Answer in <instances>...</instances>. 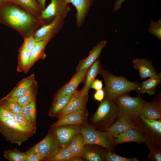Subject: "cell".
<instances>
[{"label": "cell", "mask_w": 161, "mask_h": 161, "mask_svg": "<svg viewBox=\"0 0 161 161\" xmlns=\"http://www.w3.org/2000/svg\"><path fill=\"white\" fill-rule=\"evenodd\" d=\"M0 24L16 31L23 38L33 35L46 24L41 18L11 1L0 5Z\"/></svg>", "instance_id": "cell-1"}, {"label": "cell", "mask_w": 161, "mask_h": 161, "mask_svg": "<svg viewBox=\"0 0 161 161\" xmlns=\"http://www.w3.org/2000/svg\"><path fill=\"white\" fill-rule=\"evenodd\" d=\"M100 74L105 83V86L103 89L105 98L114 100L122 94L136 90L140 86V84L138 83L129 81L124 76H115L102 69Z\"/></svg>", "instance_id": "cell-2"}, {"label": "cell", "mask_w": 161, "mask_h": 161, "mask_svg": "<svg viewBox=\"0 0 161 161\" xmlns=\"http://www.w3.org/2000/svg\"><path fill=\"white\" fill-rule=\"evenodd\" d=\"M118 113V107L114 100L105 98L101 101L92 117L91 124L98 130L107 131L117 120Z\"/></svg>", "instance_id": "cell-3"}, {"label": "cell", "mask_w": 161, "mask_h": 161, "mask_svg": "<svg viewBox=\"0 0 161 161\" xmlns=\"http://www.w3.org/2000/svg\"><path fill=\"white\" fill-rule=\"evenodd\" d=\"M80 133L82 135L85 145H98L112 151L114 145V138L108 131H102L96 129L86 121L80 125Z\"/></svg>", "instance_id": "cell-4"}, {"label": "cell", "mask_w": 161, "mask_h": 161, "mask_svg": "<svg viewBox=\"0 0 161 161\" xmlns=\"http://www.w3.org/2000/svg\"><path fill=\"white\" fill-rule=\"evenodd\" d=\"M0 132L7 140L19 145L33 134L22 127L14 118L0 117Z\"/></svg>", "instance_id": "cell-5"}, {"label": "cell", "mask_w": 161, "mask_h": 161, "mask_svg": "<svg viewBox=\"0 0 161 161\" xmlns=\"http://www.w3.org/2000/svg\"><path fill=\"white\" fill-rule=\"evenodd\" d=\"M128 92L116 98L114 101L118 108V116H126L134 120L140 116L145 101L139 95L137 97H130Z\"/></svg>", "instance_id": "cell-6"}, {"label": "cell", "mask_w": 161, "mask_h": 161, "mask_svg": "<svg viewBox=\"0 0 161 161\" xmlns=\"http://www.w3.org/2000/svg\"><path fill=\"white\" fill-rule=\"evenodd\" d=\"M61 148L52 130L48 133L41 141L30 148L26 154L33 153L46 160L54 155Z\"/></svg>", "instance_id": "cell-7"}, {"label": "cell", "mask_w": 161, "mask_h": 161, "mask_svg": "<svg viewBox=\"0 0 161 161\" xmlns=\"http://www.w3.org/2000/svg\"><path fill=\"white\" fill-rule=\"evenodd\" d=\"M69 4L66 0H51L50 3L43 10L41 19L46 24L51 22L56 16L65 19L71 10Z\"/></svg>", "instance_id": "cell-8"}, {"label": "cell", "mask_w": 161, "mask_h": 161, "mask_svg": "<svg viewBox=\"0 0 161 161\" xmlns=\"http://www.w3.org/2000/svg\"><path fill=\"white\" fill-rule=\"evenodd\" d=\"M64 19L59 16L55 17L50 23L44 24L33 34L36 42L48 40L50 41L63 27Z\"/></svg>", "instance_id": "cell-9"}, {"label": "cell", "mask_w": 161, "mask_h": 161, "mask_svg": "<svg viewBox=\"0 0 161 161\" xmlns=\"http://www.w3.org/2000/svg\"><path fill=\"white\" fill-rule=\"evenodd\" d=\"M80 125H68L53 127V131L61 148L68 146L74 138L80 133Z\"/></svg>", "instance_id": "cell-10"}, {"label": "cell", "mask_w": 161, "mask_h": 161, "mask_svg": "<svg viewBox=\"0 0 161 161\" xmlns=\"http://www.w3.org/2000/svg\"><path fill=\"white\" fill-rule=\"evenodd\" d=\"M88 98V94L76 90L70 100L59 114L58 117L65 114L86 109V103Z\"/></svg>", "instance_id": "cell-11"}, {"label": "cell", "mask_w": 161, "mask_h": 161, "mask_svg": "<svg viewBox=\"0 0 161 161\" xmlns=\"http://www.w3.org/2000/svg\"><path fill=\"white\" fill-rule=\"evenodd\" d=\"M89 69L76 73L69 82L58 91L54 101L62 96L73 94L78 85L84 81Z\"/></svg>", "instance_id": "cell-12"}, {"label": "cell", "mask_w": 161, "mask_h": 161, "mask_svg": "<svg viewBox=\"0 0 161 161\" xmlns=\"http://www.w3.org/2000/svg\"><path fill=\"white\" fill-rule=\"evenodd\" d=\"M88 112L86 109L68 113L58 117L52 127L68 125H81L87 121Z\"/></svg>", "instance_id": "cell-13"}, {"label": "cell", "mask_w": 161, "mask_h": 161, "mask_svg": "<svg viewBox=\"0 0 161 161\" xmlns=\"http://www.w3.org/2000/svg\"><path fill=\"white\" fill-rule=\"evenodd\" d=\"M145 119H161V101L160 95L151 102L145 101L140 115Z\"/></svg>", "instance_id": "cell-14"}, {"label": "cell", "mask_w": 161, "mask_h": 161, "mask_svg": "<svg viewBox=\"0 0 161 161\" xmlns=\"http://www.w3.org/2000/svg\"><path fill=\"white\" fill-rule=\"evenodd\" d=\"M107 43L106 40L99 42L90 51L88 56L79 61L76 69V73L87 69L98 59L100 54Z\"/></svg>", "instance_id": "cell-15"}, {"label": "cell", "mask_w": 161, "mask_h": 161, "mask_svg": "<svg viewBox=\"0 0 161 161\" xmlns=\"http://www.w3.org/2000/svg\"><path fill=\"white\" fill-rule=\"evenodd\" d=\"M95 0H66L71 3L76 10L75 15L76 26L77 28L83 25L89 11Z\"/></svg>", "instance_id": "cell-16"}, {"label": "cell", "mask_w": 161, "mask_h": 161, "mask_svg": "<svg viewBox=\"0 0 161 161\" xmlns=\"http://www.w3.org/2000/svg\"><path fill=\"white\" fill-rule=\"evenodd\" d=\"M134 120L126 116L118 117L115 123L107 131H109L114 138L120 133L130 128L138 129Z\"/></svg>", "instance_id": "cell-17"}, {"label": "cell", "mask_w": 161, "mask_h": 161, "mask_svg": "<svg viewBox=\"0 0 161 161\" xmlns=\"http://www.w3.org/2000/svg\"><path fill=\"white\" fill-rule=\"evenodd\" d=\"M35 83L34 76L32 75L21 80L4 98L16 100L25 95Z\"/></svg>", "instance_id": "cell-18"}, {"label": "cell", "mask_w": 161, "mask_h": 161, "mask_svg": "<svg viewBox=\"0 0 161 161\" xmlns=\"http://www.w3.org/2000/svg\"><path fill=\"white\" fill-rule=\"evenodd\" d=\"M114 139L115 145L128 142L140 143L145 140L140 130L135 128L129 129L119 134Z\"/></svg>", "instance_id": "cell-19"}, {"label": "cell", "mask_w": 161, "mask_h": 161, "mask_svg": "<svg viewBox=\"0 0 161 161\" xmlns=\"http://www.w3.org/2000/svg\"><path fill=\"white\" fill-rule=\"evenodd\" d=\"M132 62L134 69L138 70L141 79L153 77L158 73L151 62L147 59L137 58Z\"/></svg>", "instance_id": "cell-20"}, {"label": "cell", "mask_w": 161, "mask_h": 161, "mask_svg": "<svg viewBox=\"0 0 161 161\" xmlns=\"http://www.w3.org/2000/svg\"><path fill=\"white\" fill-rule=\"evenodd\" d=\"M106 151L92 144L84 145L82 157L88 161H102L105 160Z\"/></svg>", "instance_id": "cell-21"}, {"label": "cell", "mask_w": 161, "mask_h": 161, "mask_svg": "<svg viewBox=\"0 0 161 161\" xmlns=\"http://www.w3.org/2000/svg\"><path fill=\"white\" fill-rule=\"evenodd\" d=\"M102 69L99 58L89 69L84 80V86L81 90L82 92L88 94L91 84Z\"/></svg>", "instance_id": "cell-22"}, {"label": "cell", "mask_w": 161, "mask_h": 161, "mask_svg": "<svg viewBox=\"0 0 161 161\" xmlns=\"http://www.w3.org/2000/svg\"><path fill=\"white\" fill-rule=\"evenodd\" d=\"M50 41L45 40L37 42L29 51L30 59L27 69L40 58H44L46 57L45 49L47 44Z\"/></svg>", "instance_id": "cell-23"}, {"label": "cell", "mask_w": 161, "mask_h": 161, "mask_svg": "<svg viewBox=\"0 0 161 161\" xmlns=\"http://www.w3.org/2000/svg\"><path fill=\"white\" fill-rule=\"evenodd\" d=\"M161 82V73H158L156 76L143 81L136 90L139 94L146 93L150 95H154L156 92V87Z\"/></svg>", "instance_id": "cell-24"}, {"label": "cell", "mask_w": 161, "mask_h": 161, "mask_svg": "<svg viewBox=\"0 0 161 161\" xmlns=\"http://www.w3.org/2000/svg\"><path fill=\"white\" fill-rule=\"evenodd\" d=\"M11 2L32 15L41 18L43 10L37 0H11Z\"/></svg>", "instance_id": "cell-25"}, {"label": "cell", "mask_w": 161, "mask_h": 161, "mask_svg": "<svg viewBox=\"0 0 161 161\" xmlns=\"http://www.w3.org/2000/svg\"><path fill=\"white\" fill-rule=\"evenodd\" d=\"M73 94L62 96L54 100L49 112V115L58 117L70 100Z\"/></svg>", "instance_id": "cell-26"}, {"label": "cell", "mask_w": 161, "mask_h": 161, "mask_svg": "<svg viewBox=\"0 0 161 161\" xmlns=\"http://www.w3.org/2000/svg\"><path fill=\"white\" fill-rule=\"evenodd\" d=\"M45 160L49 161H82V159L81 157H75L68 146L60 148L54 155Z\"/></svg>", "instance_id": "cell-27"}, {"label": "cell", "mask_w": 161, "mask_h": 161, "mask_svg": "<svg viewBox=\"0 0 161 161\" xmlns=\"http://www.w3.org/2000/svg\"><path fill=\"white\" fill-rule=\"evenodd\" d=\"M84 145L83 137L80 133L74 138L68 147L71 153L75 157L82 158Z\"/></svg>", "instance_id": "cell-28"}, {"label": "cell", "mask_w": 161, "mask_h": 161, "mask_svg": "<svg viewBox=\"0 0 161 161\" xmlns=\"http://www.w3.org/2000/svg\"><path fill=\"white\" fill-rule=\"evenodd\" d=\"M21 114L30 124L35 127L36 119L35 100H34L28 104L21 107Z\"/></svg>", "instance_id": "cell-29"}, {"label": "cell", "mask_w": 161, "mask_h": 161, "mask_svg": "<svg viewBox=\"0 0 161 161\" xmlns=\"http://www.w3.org/2000/svg\"><path fill=\"white\" fill-rule=\"evenodd\" d=\"M0 104L15 114L21 113V107L15 100L3 97L0 100Z\"/></svg>", "instance_id": "cell-30"}, {"label": "cell", "mask_w": 161, "mask_h": 161, "mask_svg": "<svg viewBox=\"0 0 161 161\" xmlns=\"http://www.w3.org/2000/svg\"><path fill=\"white\" fill-rule=\"evenodd\" d=\"M35 83L24 95L17 99L16 101L21 107L27 105L35 100L36 91Z\"/></svg>", "instance_id": "cell-31"}, {"label": "cell", "mask_w": 161, "mask_h": 161, "mask_svg": "<svg viewBox=\"0 0 161 161\" xmlns=\"http://www.w3.org/2000/svg\"><path fill=\"white\" fill-rule=\"evenodd\" d=\"M25 154L16 149L6 150L4 153L5 158L10 161H24Z\"/></svg>", "instance_id": "cell-32"}, {"label": "cell", "mask_w": 161, "mask_h": 161, "mask_svg": "<svg viewBox=\"0 0 161 161\" xmlns=\"http://www.w3.org/2000/svg\"><path fill=\"white\" fill-rule=\"evenodd\" d=\"M140 116L143 121L150 129L155 133L159 136H161V120H148Z\"/></svg>", "instance_id": "cell-33"}, {"label": "cell", "mask_w": 161, "mask_h": 161, "mask_svg": "<svg viewBox=\"0 0 161 161\" xmlns=\"http://www.w3.org/2000/svg\"><path fill=\"white\" fill-rule=\"evenodd\" d=\"M18 56V65L20 68L27 69L30 59L29 51L19 49Z\"/></svg>", "instance_id": "cell-34"}, {"label": "cell", "mask_w": 161, "mask_h": 161, "mask_svg": "<svg viewBox=\"0 0 161 161\" xmlns=\"http://www.w3.org/2000/svg\"><path fill=\"white\" fill-rule=\"evenodd\" d=\"M149 32L155 36L161 41V19L154 21L151 20L149 28L148 29Z\"/></svg>", "instance_id": "cell-35"}, {"label": "cell", "mask_w": 161, "mask_h": 161, "mask_svg": "<svg viewBox=\"0 0 161 161\" xmlns=\"http://www.w3.org/2000/svg\"><path fill=\"white\" fill-rule=\"evenodd\" d=\"M14 118L23 128L33 133H35V128L30 124L21 113L15 114Z\"/></svg>", "instance_id": "cell-36"}, {"label": "cell", "mask_w": 161, "mask_h": 161, "mask_svg": "<svg viewBox=\"0 0 161 161\" xmlns=\"http://www.w3.org/2000/svg\"><path fill=\"white\" fill-rule=\"evenodd\" d=\"M106 151L105 160L106 161H138L135 157L129 158L119 156L109 150Z\"/></svg>", "instance_id": "cell-37"}, {"label": "cell", "mask_w": 161, "mask_h": 161, "mask_svg": "<svg viewBox=\"0 0 161 161\" xmlns=\"http://www.w3.org/2000/svg\"><path fill=\"white\" fill-rule=\"evenodd\" d=\"M23 43L19 49L29 51L34 47L36 42L33 35L24 38Z\"/></svg>", "instance_id": "cell-38"}, {"label": "cell", "mask_w": 161, "mask_h": 161, "mask_svg": "<svg viewBox=\"0 0 161 161\" xmlns=\"http://www.w3.org/2000/svg\"><path fill=\"white\" fill-rule=\"evenodd\" d=\"M148 158L152 161H161V151L157 149H152L151 150Z\"/></svg>", "instance_id": "cell-39"}, {"label": "cell", "mask_w": 161, "mask_h": 161, "mask_svg": "<svg viewBox=\"0 0 161 161\" xmlns=\"http://www.w3.org/2000/svg\"><path fill=\"white\" fill-rule=\"evenodd\" d=\"M14 115L0 104V117L5 119L14 118Z\"/></svg>", "instance_id": "cell-40"}, {"label": "cell", "mask_w": 161, "mask_h": 161, "mask_svg": "<svg viewBox=\"0 0 161 161\" xmlns=\"http://www.w3.org/2000/svg\"><path fill=\"white\" fill-rule=\"evenodd\" d=\"M43 160V158L41 156L35 153H31L25 154L24 161H38Z\"/></svg>", "instance_id": "cell-41"}, {"label": "cell", "mask_w": 161, "mask_h": 161, "mask_svg": "<svg viewBox=\"0 0 161 161\" xmlns=\"http://www.w3.org/2000/svg\"><path fill=\"white\" fill-rule=\"evenodd\" d=\"M105 97V92L103 89L96 90L94 95V99L98 101H101Z\"/></svg>", "instance_id": "cell-42"}, {"label": "cell", "mask_w": 161, "mask_h": 161, "mask_svg": "<svg viewBox=\"0 0 161 161\" xmlns=\"http://www.w3.org/2000/svg\"><path fill=\"white\" fill-rule=\"evenodd\" d=\"M102 81L98 79H95L92 83L90 88L94 89L96 90L103 89V84Z\"/></svg>", "instance_id": "cell-43"}, {"label": "cell", "mask_w": 161, "mask_h": 161, "mask_svg": "<svg viewBox=\"0 0 161 161\" xmlns=\"http://www.w3.org/2000/svg\"><path fill=\"white\" fill-rule=\"evenodd\" d=\"M126 0H116L114 4L113 11H117L121 7L122 3Z\"/></svg>", "instance_id": "cell-44"}, {"label": "cell", "mask_w": 161, "mask_h": 161, "mask_svg": "<svg viewBox=\"0 0 161 161\" xmlns=\"http://www.w3.org/2000/svg\"><path fill=\"white\" fill-rule=\"evenodd\" d=\"M38 3L42 10H44L46 8V0H37Z\"/></svg>", "instance_id": "cell-45"}, {"label": "cell", "mask_w": 161, "mask_h": 161, "mask_svg": "<svg viewBox=\"0 0 161 161\" xmlns=\"http://www.w3.org/2000/svg\"><path fill=\"white\" fill-rule=\"evenodd\" d=\"M10 1L11 0H0V5Z\"/></svg>", "instance_id": "cell-46"}]
</instances>
